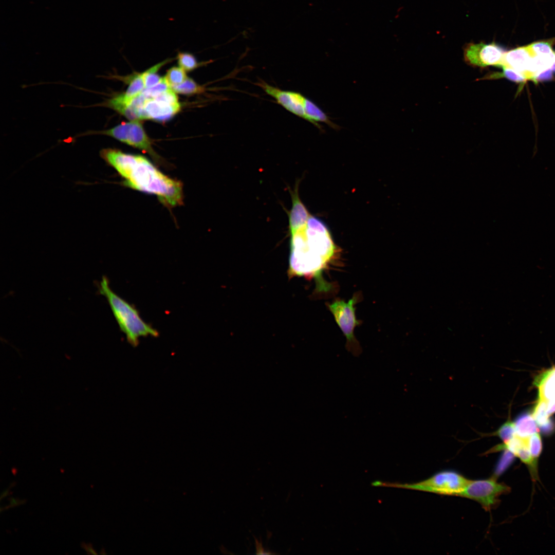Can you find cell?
<instances>
[{
    "label": "cell",
    "instance_id": "1",
    "mask_svg": "<svg viewBox=\"0 0 555 555\" xmlns=\"http://www.w3.org/2000/svg\"><path fill=\"white\" fill-rule=\"evenodd\" d=\"M100 156L123 179V186L156 196L169 209L183 204L181 182L165 175L146 157L112 148L101 150Z\"/></svg>",
    "mask_w": 555,
    "mask_h": 555
},
{
    "label": "cell",
    "instance_id": "2",
    "mask_svg": "<svg viewBox=\"0 0 555 555\" xmlns=\"http://www.w3.org/2000/svg\"><path fill=\"white\" fill-rule=\"evenodd\" d=\"M290 236L288 275L313 279L317 289L328 290L323 272L336 259L338 248L327 227L310 215L307 227Z\"/></svg>",
    "mask_w": 555,
    "mask_h": 555
},
{
    "label": "cell",
    "instance_id": "3",
    "mask_svg": "<svg viewBox=\"0 0 555 555\" xmlns=\"http://www.w3.org/2000/svg\"><path fill=\"white\" fill-rule=\"evenodd\" d=\"M108 279L103 276L98 286L99 293L105 297L120 330L127 342L137 346L141 337H157L159 332L141 317L137 309L119 297L110 288Z\"/></svg>",
    "mask_w": 555,
    "mask_h": 555
},
{
    "label": "cell",
    "instance_id": "4",
    "mask_svg": "<svg viewBox=\"0 0 555 555\" xmlns=\"http://www.w3.org/2000/svg\"><path fill=\"white\" fill-rule=\"evenodd\" d=\"M460 474L445 470L437 473L429 478L413 484H399L375 481L373 486L391 487L415 490L436 494L457 495L464 489L468 481Z\"/></svg>",
    "mask_w": 555,
    "mask_h": 555
},
{
    "label": "cell",
    "instance_id": "5",
    "mask_svg": "<svg viewBox=\"0 0 555 555\" xmlns=\"http://www.w3.org/2000/svg\"><path fill=\"white\" fill-rule=\"evenodd\" d=\"M103 135L130 145L149 154L159 166H168V164L154 150L152 142L139 121L122 122L113 128L100 131H89L80 136Z\"/></svg>",
    "mask_w": 555,
    "mask_h": 555
},
{
    "label": "cell",
    "instance_id": "6",
    "mask_svg": "<svg viewBox=\"0 0 555 555\" xmlns=\"http://www.w3.org/2000/svg\"><path fill=\"white\" fill-rule=\"evenodd\" d=\"M357 299L353 297L348 302L336 300L328 305L335 320L346 339V349L355 357L362 353L361 347L354 335V329L358 324L354 305Z\"/></svg>",
    "mask_w": 555,
    "mask_h": 555
},
{
    "label": "cell",
    "instance_id": "7",
    "mask_svg": "<svg viewBox=\"0 0 555 555\" xmlns=\"http://www.w3.org/2000/svg\"><path fill=\"white\" fill-rule=\"evenodd\" d=\"M507 485L498 483L494 477L469 480L464 489L457 495L473 499L486 510L492 509L499 502L498 498L509 491Z\"/></svg>",
    "mask_w": 555,
    "mask_h": 555
},
{
    "label": "cell",
    "instance_id": "8",
    "mask_svg": "<svg viewBox=\"0 0 555 555\" xmlns=\"http://www.w3.org/2000/svg\"><path fill=\"white\" fill-rule=\"evenodd\" d=\"M145 98L143 107L144 119L164 122L171 119L181 108L176 92L172 88L155 96Z\"/></svg>",
    "mask_w": 555,
    "mask_h": 555
},
{
    "label": "cell",
    "instance_id": "9",
    "mask_svg": "<svg viewBox=\"0 0 555 555\" xmlns=\"http://www.w3.org/2000/svg\"><path fill=\"white\" fill-rule=\"evenodd\" d=\"M502 47L495 42L470 43L464 49L465 61L469 65L480 68L501 67L505 53Z\"/></svg>",
    "mask_w": 555,
    "mask_h": 555
},
{
    "label": "cell",
    "instance_id": "10",
    "mask_svg": "<svg viewBox=\"0 0 555 555\" xmlns=\"http://www.w3.org/2000/svg\"><path fill=\"white\" fill-rule=\"evenodd\" d=\"M257 85L287 110L305 119L304 106L306 98L301 94L283 90L264 81L258 82Z\"/></svg>",
    "mask_w": 555,
    "mask_h": 555
},
{
    "label": "cell",
    "instance_id": "11",
    "mask_svg": "<svg viewBox=\"0 0 555 555\" xmlns=\"http://www.w3.org/2000/svg\"><path fill=\"white\" fill-rule=\"evenodd\" d=\"M291 195L292 207L288 214L290 235L304 229L310 216L299 196L297 185L294 191H291Z\"/></svg>",
    "mask_w": 555,
    "mask_h": 555
},
{
    "label": "cell",
    "instance_id": "12",
    "mask_svg": "<svg viewBox=\"0 0 555 555\" xmlns=\"http://www.w3.org/2000/svg\"><path fill=\"white\" fill-rule=\"evenodd\" d=\"M532 57L527 46L519 47L505 52L500 67H508L526 76Z\"/></svg>",
    "mask_w": 555,
    "mask_h": 555
},
{
    "label": "cell",
    "instance_id": "13",
    "mask_svg": "<svg viewBox=\"0 0 555 555\" xmlns=\"http://www.w3.org/2000/svg\"><path fill=\"white\" fill-rule=\"evenodd\" d=\"M534 385L538 388L539 398L547 402L555 396V366L536 377Z\"/></svg>",
    "mask_w": 555,
    "mask_h": 555
},
{
    "label": "cell",
    "instance_id": "14",
    "mask_svg": "<svg viewBox=\"0 0 555 555\" xmlns=\"http://www.w3.org/2000/svg\"><path fill=\"white\" fill-rule=\"evenodd\" d=\"M532 415L540 431L544 434L549 435L555 431V422L547 413L546 401L538 398Z\"/></svg>",
    "mask_w": 555,
    "mask_h": 555
},
{
    "label": "cell",
    "instance_id": "15",
    "mask_svg": "<svg viewBox=\"0 0 555 555\" xmlns=\"http://www.w3.org/2000/svg\"><path fill=\"white\" fill-rule=\"evenodd\" d=\"M305 120L315 125L320 130H322L319 122H324L331 128L338 130L340 127L334 123L328 116L315 103L306 98L304 106Z\"/></svg>",
    "mask_w": 555,
    "mask_h": 555
},
{
    "label": "cell",
    "instance_id": "16",
    "mask_svg": "<svg viewBox=\"0 0 555 555\" xmlns=\"http://www.w3.org/2000/svg\"><path fill=\"white\" fill-rule=\"evenodd\" d=\"M516 435L526 438L538 431L537 424L532 416L528 412L520 415L514 422Z\"/></svg>",
    "mask_w": 555,
    "mask_h": 555
},
{
    "label": "cell",
    "instance_id": "17",
    "mask_svg": "<svg viewBox=\"0 0 555 555\" xmlns=\"http://www.w3.org/2000/svg\"><path fill=\"white\" fill-rule=\"evenodd\" d=\"M502 72H495L487 74L480 80H491L504 78L511 81L522 84L528 80L527 77L523 73L516 71L511 68L503 66Z\"/></svg>",
    "mask_w": 555,
    "mask_h": 555
},
{
    "label": "cell",
    "instance_id": "18",
    "mask_svg": "<svg viewBox=\"0 0 555 555\" xmlns=\"http://www.w3.org/2000/svg\"><path fill=\"white\" fill-rule=\"evenodd\" d=\"M553 41H541L533 42L527 47L533 56H541L549 58H555V51L552 47Z\"/></svg>",
    "mask_w": 555,
    "mask_h": 555
},
{
    "label": "cell",
    "instance_id": "19",
    "mask_svg": "<svg viewBox=\"0 0 555 555\" xmlns=\"http://www.w3.org/2000/svg\"><path fill=\"white\" fill-rule=\"evenodd\" d=\"M176 93L184 95L199 94L205 91V88L195 82L193 79L187 78L182 83L171 88Z\"/></svg>",
    "mask_w": 555,
    "mask_h": 555
},
{
    "label": "cell",
    "instance_id": "20",
    "mask_svg": "<svg viewBox=\"0 0 555 555\" xmlns=\"http://www.w3.org/2000/svg\"><path fill=\"white\" fill-rule=\"evenodd\" d=\"M171 88L184 81L187 77L186 71L180 67H173L169 69L164 77Z\"/></svg>",
    "mask_w": 555,
    "mask_h": 555
},
{
    "label": "cell",
    "instance_id": "21",
    "mask_svg": "<svg viewBox=\"0 0 555 555\" xmlns=\"http://www.w3.org/2000/svg\"><path fill=\"white\" fill-rule=\"evenodd\" d=\"M178 64L186 71H192L201 65L194 55L189 52H179L177 55Z\"/></svg>",
    "mask_w": 555,
    "mask_h": 555
},
{
    "label": "cell",
    "instance_id": "22",
    "mask_svg": "<svg viewBox=\"0 0 555 555\" xmlns=\"http://www.w3.org/2000/svg\"><path fill=\"white\" fill-rule=\"evenodd\" d=\"M527 443L532 458L538 462L539 457L542 451V442L540 434L536 432L528 437Z\"/></svg>",
    "mask_w": 555,
    "mask_h": 555
},
{
    "label": "cell",
    "instance_id": "23",
    "mask_svg": "<svg viewBox=\"0 0 555 555\" xmlns=\"http://www.w3.org/2000/svg\"><path fill=\"white\" fill-rule=\"evenodd\" d=\"M497 435L504 442H506L516 435L514 423L510 420H508L496 432Z\"/></svg>",
    "mask_w": 555,
    "mask_h": 555
},
{
    "label": "cell",
    "instance_id": "24",
    "mask_svg": "<svg viewBox=\"0 0 555 555\" xmlns=\"http://www.w3.org/2000/svg\"><path fill=\"white\" fill-rule=\"evenodd\" d=\"M552 70L551 68L543 70L536 73L532 78V81L534 83L551 80L553 78Z\"/></svg>",
    "mask_w": 555,
    "mask_h": 555
},
{
    "label": "cell",
    "instance_id": "25",
    "mask_svg": "<svg viewBox=\"0 0 555 555\" xmlns=\"http://www.w3.org/2000/svg\"><path fill=\"white\" fill-rule=\"evenodd\" d=\"M9 501V504L3 508V507H1V512L3 510H7L8 509L14 508L16 506H18L21 505H23L26 503L25 499H21L17 497H10L8 498Z\"/></svg>",
    "mask_w": 555,
    "mask_h": 555
},
{
    "label": "cell",
    "instance_id": "26",
    "mask_svg": "<svg viewBox=\"0 0 555 555\" xmlns=\"http://www.w3.org/2000/svg\"><path fill=\"white\" fill-rule=\"evenodd\" d=\"M254 540L255 541V546H256V554H274V553H272V552H271L270 551L266 550L264 549V548L263 547L262 542H258V541L257 540V539L256 538H254Z\"/></svg>",
    "mask_w": 555,
    "mask_h": 555
},
{
    "label": "cell",
    "instance_id": "27",
    "mask_svg": "<svg viewBox=\"0 0 555 555\" xmlns=\"http://www.w3.org/2000/svg\"><path fill=\"white\" fill-rule=\"evenodd\" d=\"M81 546L83 549L86 551L87 554L96 555L98 554L95 549L93 548L91 544L90 543L86 544L84 542H83L81 543Z\"/></svg>",
    "mask_w": 555,
    "mask_h": 555
},
{
    "label": "cell",
    "instance_id": "28",
    "mask_svg": "<svg viewBox=\"0 0 555 555\" xmlns=\"http://www.w3.org/2000/svg\"><path fill=\"white\" fill-rule=\"evenodd\" d=\"M547 413L549 416L555 413V396L547 401Z\"/></svg>",
    "mask_w": 555,
    "mask_h": 555
},
{
    "label": "cell",
    "instance_id": "29",
    "mask_svg": "<svg viewBox=\"0 0 555 555\" xmlns=\"http://www.w3.org/2000/svg\"><path fill=\"white\" fill-rule=\"evenodd\" d=\"M15 482L12 483L10 485L9 487H8L7 488H6L5 490H4L2 492L1 495V497H0L1 501H2L3 498L6 497L9 495L10 494V493H11L10 488L13 487L14 486H15Z\"/></svg>",
    "mask_w": 555,
    "mask_h": 555
},
{
    "label": "cell",
    "instance_id": "30",
    "mask_svg": "<svg viewBox=\"0 0 555 555\" xmlns=\"http://www.w3.org/2000/svg\"><path fill=\"white\" fill-rule=\"evenodd\" d=\"M551 70H552L553 72H555V60L553 61V63H552V65L551 66Z\"/></svg>",
    "mask_w": 555,
    "mask_h": 555
}]
</instances>
